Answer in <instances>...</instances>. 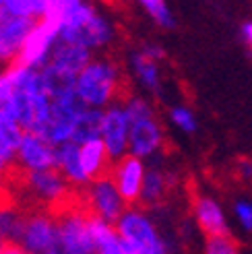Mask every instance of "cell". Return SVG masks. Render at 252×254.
<instances>
[{"label":"cell","instance_id":"484cf974","mask_svg":"<svg viewBox=\"0 0 252 254\" xmlns=\"http://www.w3.org/2000/svg\"><path fill=\"white\" fill-rule=\"evenodd\" d=\"M0 4H2V2H0Z\"/></svg>","mask_w":252,"mask_h":254},{"label":"cell","instance_id":"2e32d148","mask_svg":"<svg viewBox=\"0 0 252 254\" xmlns=\"http://www.w3.org/2000/svg\"><path fill=\"white\" fill-rule=\"evenodd\" d=\"M42 79L46 87V95H52L54 99H60L64 93L72 91V87H74V74L60 70L56 66H48L42 72Z\"/></svg>","mask_w":252,"mask_h":254},{"label":"cell","instance_id":"9c48e42d","mask_svg":"<svg viewBox=\"0 0 252 254\" xmlns=\"http://www.w3.org/2000/svg\"><path fill=\"white\" fill-rule=\"evenodd\" d=\"M174 190V180L172 176H163L159 172H149L141 186V196H138V207L151 209L157 207L161 202H166Z\"/></svg>","mask_w":252,"mask_h":254},{"label":"cell","instance_id":"603a6c76","mask_svg":"<svg viewBox=\"0 0 252 254\" xmlns=\"http://www.w3.org/2000/svg\"><path fill=\"white\" fill-rule=\"evenodd\" d=\"M236 213L240 215L242 223L248 227V230H252V207H250V205H246V202H238Z\"/></svg>","mask_w":252,"mask_h":254},{"label":"cell","instance_id":"6da1fadb","mask_svg":"<svg viewBox=\"0 0 252 254\" xmlns=\"http://www.w3.org/2000/svg\"><path fill=\"white\" fill-rule=\"evenodd\" d=\"M110 182L116 188L118 196L122 198L126 209L136 207L143 186V166L136 155H122L112 166Z\"/></svg>","mask_w":252,"mask_h":254},{"label":"cell","instance_id":"8992f818","mask_svg":"<svg viewBox=\"0 0 252 254\" xmlns=\"http://www.w3.org/2000/svg\"><path fill=\"white\" fill-rule=\"evenodd\" d=\"M110 37V29L108 25L99 19L97 15H91L87 21L72 25V27H60V40L66 44H74V46H97L108 42Z\"/></svg>","mask_w":252,"mask_h":254},{"label":"cell","instance_id":"d4e9b609","mask_svg":"<svg viewBox=\"0 0 252 254\" xmlns=\"http://www.w3.org/2000/svg\"><path fill=\"white\" fill-rule=\"evenodd\" d=\"M4 163H6V161H4L2 157H0V172H2V168H4Z\"/></svg>","mask_w":252,"mask_h":254},{"label":"cell","instance_id":"30bf717a","mask_svg":"<svg viewBox=\"0 0 252 254\" xmlns=\"http://www.w3.org/2000/svg\"><path fill=\"white\" fill-rule=\"evenodd\" d=\"M102 132H104V145L108 149L110 155H120L124 147H126V134H128V124H126L124 112L120 110H110L104 114V124H102Z\"/></svg>","mask_w":252,"mask_h":254},{"label":"cell","instance_id":"277c9868","mask_svg":"<svg viewBox=\"0 0 252 254\" xmlns=\"http://www.w3.org/2000/svg\"><path fill=\"white\" fill-rule=\"evenodd\" d=\"M79 161H81V170H83L85 180H91V184L110 180L114 161L110 159V153H108L104 141L95 138V141L85 143L79 149Z\"/></svg>","mask_w":252,"mask_h":254},{"label":"cell","instance_id":"5b68a950","mask_svg":"<svg viewBox=\"0 0 252 254\" xmlns=\"http://www.w3.org/2000/svg\"><path fill=\"white\" fill-rule=\"evenodd\" d=\"M54 232H56L54 223L44 213H33V215L25 213V223H23L19 242L27 246L31 254H46Z\"/></svg>","mask_w":252,"mask_h":254},{"label":"cell","instance_id":"4316f807","mask_svg":"<svg viewBox=\"0 0 252 254\" xmlns=\"http://www.w3.org/2000/svg\"><path fill=\"white\" fill-rule=\"evenodd\" d=\"M0 60H2V58H0Z\"/></svg>","mask_w":252,"mask_h":254},{"label":"cell","instance_id":"5bb4252c","mask_svg":"<svg viewBox=\"0 0 252 254\" xmlns=\"http://www.w3.org/2000/svg\"><path fill=\"white\" fill-rule=\"evenodd\" d=\"M102 124H104V114L102 112H85L83 116L74 120L72 132H70V143H89L95 141L97 134L102 132Z\"/></svg>","mask_w":252,"mask_h":254},{"label":"cell","instance_id":"9a60e30c","mask_svg":"<svg viewBox=\"0 0 252 254\" xmlns=\"http://www.w3.org/2000/svg\"><path fill=\"white\" fill-rule=\"evenodd\" d=\"M56 166L64 172V176L72 182H85V176L81 170L79 161V147L74 143H66L64 147H60L56 151Z\"/></svg>","mask_w":252,"mask_h":254},{"label":"cell","instance_id":"7c38bea8","mask_svg":"<svg viewBox=\"0 0 252 254\" xmlns=\"http://www.w3.org/2000/svg\"><path fill=\"white\" fill-rule=\"evenodd\" d=\"M87 62H89V54H87V48L74 46V44H66V42H58L54 52L50 54V64L48 66H56L60 70H66L70 74L81 72Z\"/></svg>","mask_w":252,"mask_h":254},{"label":"cell","instance_id":"8fae6325","mask_svg":"<svg viewBox=\"0 0 252 254\" xmlns=\"http://www.w3.org/2000/svg\"><path fill=\"white\" fill-rule=\"evenodd\" d=\"M130 134L126 138H130V147L134 153L132 155H149L151 151H155L161 143L159 128L151 118H141L132 124H128Z\"/></svg>","mask_w":252,"mask_h":254},{"label":"cell","instance_id":"ffe728a7","mask_svg":"<svg viewBox=\"0 0 252 254\" xmlns=\"http://www.w3.org/2000/svg\"><path fill=\"white\" fill-rule=\"evenodd\" d=\"M143 6L149 10V15L155 19V23H159V25H163V27H172L174 25V21H172V15L168 12V8H166V4L163 2H153V0H145L143 2Z\"/></svg>","mask_w":252,"mask_h":254},{"label":"cell","instance_id":"e0dca14e","mask_svg":"<svg viewBox=\"0 0 252 254\" xmlns=\"http://www.w3.org/2000/svg\"><path fill=\"white\" fill-rule=\"evenodd\" d=\"M56 104H60V106L64 108V110L70 114V116H74V118L83 116V114L87 112V101L77 93V89H72V91L64 93L60 99H56Z\"/></svg>","mask_w":252,"mask_h":254},{"label":"cell","instance_id":"cb8c5ba5","mask_svg":"<svg viewBox=\"0 0 252 254\" xmlns=\"http://www.w3.org/2000/svg\"><path fill=\"white\" fill-rule=\"evenodd\" d=\"M242 35H244L246 44L252 48V23H244V25H242Z\"/></svg>","mask_w":252,"mask_h":254},{"label":"cell","instance_id":"ac0fdd59","mask_svg":"<svg viewBox=\"0 0 252 254\" xmlns=\"http://www.w3.org/2000/svg\"><path fill=\"white\" fill-rule=\"evenodd\" d=\"M207 254H238V242L232 236L207 238Z\"/></svg>","mask_w":252,"mask_h":254},{"label":"cell","instance_id":"7402d4cb","mask_svg":"<svg viewBox=\"0 0 252 254\" xmlns=\"http://www.w3.org/2000/svg\"><path fill=\"white\" fill-rule=\"evenodd\" d=\"M0 254H31V252L25 250L19 242H12V240H2V242H0Z\"/></svg>","mask_w":252,"mask_h":254},{"label":"cell","instance_id":"3957f363","mask_svg":"<svg viewBox=\"0 0 252 254\" xmlns=\"http://www.w3.org/2000/svg\"><path fill=\"white\" fill-rule=\"evenodd\" d=\"M188 184H190V188L186 186V192H188V198H190V205L196 213V221L200 225V230L205 232L207 238H221V236H232L230 230H228V225L223 223V215L219 211V207L213 202L211 198H205V196H200L196 192V186L192 182V178L190 180H186Z\"/></svg>","mask_w":252,"mask_h":254},{"label":"cell","instance_id":"ba28073f","mask_svg":"<svg viewBox=\"0 0 252 254\" xmlns=\"http://www.w3.org/2000/svg\"><path fill=\"white\" fill-rule=\"evenodd\" d=\"M89 192H91V200H93V207H95V213L99 215V219L118 223L126 207L122 198L118 196L116 188L112 186V182L106 180V182L89 184Z\"/></svg>","mask_w":252,"mask_h":254},{"label":"cell","instance_id":"d6986e66","mask_svg":"<svg viewBox=\"0 0 252 254\" xmlns=\"http://www.w3.org/2000/svg\"><path fill=\"white\" fill-rule=\"evenodd\" d=\"M134 64H136L138 74H141L143 81L149 87H157V68H155V62L153 60H151L149 56H145V54H138L134 58Z\"/></svg>","mask_w":252,"mask_h":254},{"label":"cell","instance_id":"44dd1931","mask_svg":"<svg viewBox=\"0 0 252 254\" xmlns=\"http://www.w3.org/2000/svg\"><path fill=\"white\" fill-rule=\"evenodd\" d=\"M172 118H174L176 124H180L182 128L194 130V120H192V116H190V114H188L186 110H174V112H172Z\"/></svg>","mask_w":252,"mask_h":254},{"label":"cell","instance_id":"4fadbf2b","mask_svg":"<svg viewBox=\"0 0 252 254\" xmlns=\"http://www.w3.org/2000/svg\"><path fill=\"white\" fill-rule=\"evenodd\" d=\"M21 138H23V130L8 116V112L4 108H0V157L4 161L12 159L15 151L21 145Z\"/></svg>","mask_w":252,"mask_h":254},{"label":"cell","instance_id":"52a82bcc","mask_svg":"<svg viewBox=\"0 0 252 254\" xmlns=\"http://www.w3.org/2000/svg\"><path fill=\"white\" fill-rule=\"evenodd\" d=\"M19 157H21L19 161L29 170H46L56 166V151L52 149V145L31 132H23L19 145Z\"/></svg>","mask_w":252,"mask_h":254},{"label":"cell","instance_id":"7a4b0ae2","mask_svg":"<svg viewBox=\"0 0 252 254\" xmlns=\"http://www.w3.org/2000/svg\"><path fill=\"white\" fill-rule=\"evenodd\" d=\"M116 230L122 236L124 242L134 246L141 254H163V244L159 242V238L155 236L149 221L141 217V215H136V213L122 215Z\"/></svg>","mask_w":252,"mask_h":254}]
</instances>
